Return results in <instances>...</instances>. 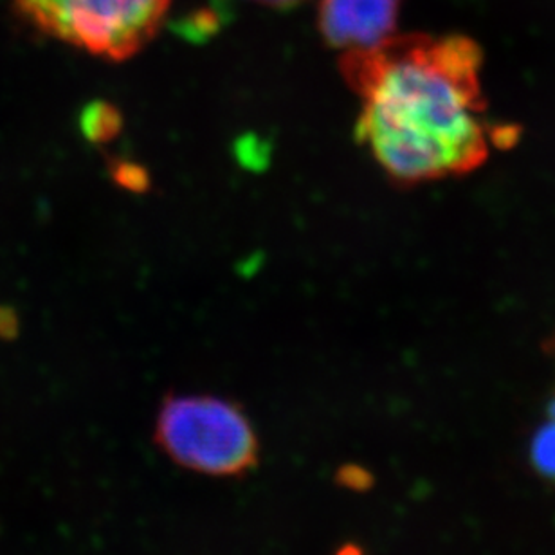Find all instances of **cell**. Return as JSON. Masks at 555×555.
Masks as SVG:
<instances>
[{
    "instance_id": "7",
    "label": "cell",
    "mask_w": 555,
    "mask_h": 555,
    "mask_svg": "<svg viewBox=\"0 0 555 555\" xmlns=\"http://www.w3.org/2000/svg\"><path fill=\"white\" fill-rule=\"evenodd\" d=\"M251 2L269 5V8H274V10H291V8H296V5L301 4L305 0H251Z\"/></svg>"
},
{
    "instance_id": "2",
    "label": "cell",
    "mask_w": 555,
    "mask_h": 555,
    "mask_svg": "<svg viewBox=\"0 0 555 555\" xmlns=\"http://www.w3.org/2000/svg\"><path fill=\"white\" fill-rule=\"evenodd\" d=\"M154 440L173 464L214 478L247 475L260 460L249 416L220 397L166 399L155 418Z\"/></svg>"
},
{
    "instance_id": "3",
    "label": "cell",
    "mask_w": 555,
    "mask_h": 555,
    "mask_svg": "<svg viewBox=\"0 0 555 555\" xmlns=\"http://www.w3.org/2000/svg\"><path fill=\"white\" fill-rule=\"evenodd\" d=\"M173 0H11L46 37L98 59L124 62L159 33Z\"/></svg>"
},
{
    "instance_id": "4",
    "label": "cell",
    "mask_w": 555,
    "mask_h": 555,
    "mask_svg": "<svg viewBox=\"0 0 555 555\" xmlns=\"http://www.w3.org/2000/svg\"><path fill=\"white\" fill-rule=\"evenodd\" d=\"M402 0H320L318 27L331 48L364 51L397 35Z\"/></svg>"
},
{
    "instance_id": "5",
    "label": "cell",
    "mask_w": 555,
    "mask_h": 555,
    "mask_svg": "<svg viewBox=\"0 0 555 555\" xmlns=\"http://www.w3.org/2000/svg\"><path fill=\"white\" fill-rule=\"evenodd\" d=\"M530 464L535 473L555 486V404L530 442Z\"/></svg>"
},
{
    "instance_id": "6",
    "label": "cell",
    "mask_w": 555,
    "mask_h": 555,
    "mask_svg": "<svg viewBox=\"0 0 555 555\" xmlns=\"http://www.w3.org/2000/svg\"><path fill=\"white\" fill-rule=\"evenodd\" d=\"M119 121L118 111L108 103H92L81 114L80 125L87 138L103 143L118 134Z\"/></svg>"
},
{
    "instance_id": "1",
    "label": "cell",
    "mask_w": 555,
    "mask_h": 555,
    "mask_svg": "<svg viewBox=\"0 0 555 555\" xmlns=\"http://www.w3.org/2000/svg\"><path fill=\"white\" fill-rule=\"evenodd\" d=\"M481 49L464 35H393L343 53L361 100L358 138L393 181H438L476 170L496 132L483 118Z\"/></svg>"
}]
</instances>
